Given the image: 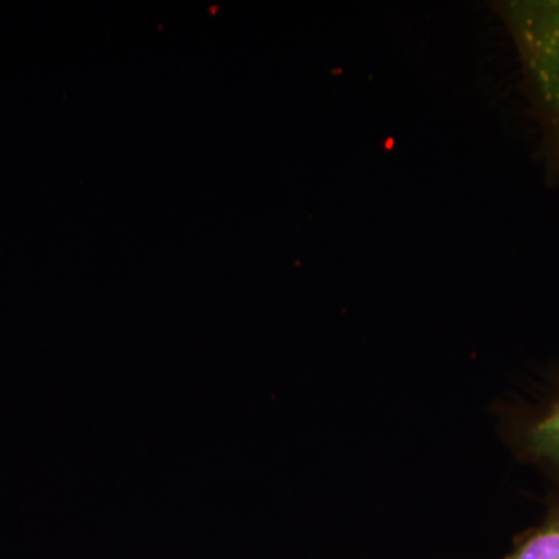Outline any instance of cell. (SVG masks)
<instances>
[{
  "instance_id": "cell-3",
  "label": "cell",
  "mask_w": 559,
  "mask_h": 559,
  "mask_svg": "<svg viewBox=\"0 0 559 559\" xmlns=\"http://www.w3.org/2000/svg\"><path fill=\"white\" fill-rule=\"evenodd\" d=\"M502 559H559V495L547 500L546 513L535 527L514 539L513 549Z\"/></svg>"
},
{
  "instance_id": "cell-2",
  "label": "cell",
  "mask_w": 559,
  "mask_h": 559,
  "mask_svg": "<svg viewBox=\"0 0 559 559\" xmlns=\"http://www.w3.org/2000/svg\"><path fill=\"white\" fill-rule=\"evenodd\" d=\"M510 441L524 462L559 479V382L511 419Z\"/></svg>"
},
{
  "instance_id": "cell-1",
  "label": "cell",
  "mask_w": 559,
  "mask_h": 559,
  "mask_svg": "<svg viewBox=\"0 0 559 559\" xmlns=\"http://www.w3.org/2000/svg\"><path fill=\"white\" fill-rule=\"evenodd\" d=\"M507 20L546 135L550 175L559 182V2L511 3Z\"/></svg>"
}]
</instances>
